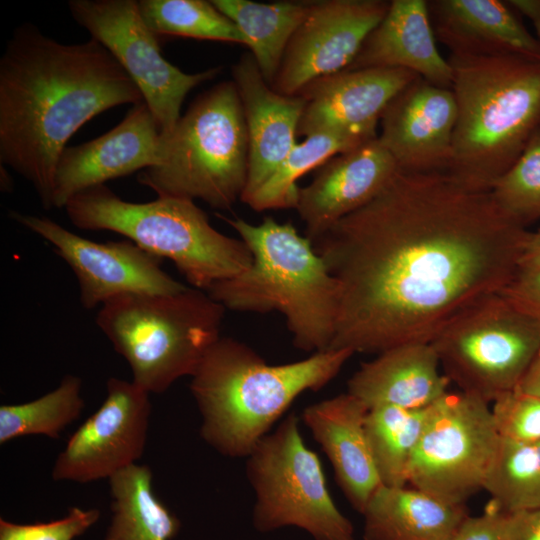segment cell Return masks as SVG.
Here are the masks:
<instances>
[{
  "instance_id": "cell-1",
  "label": "cell",
  "mask_w": 540,
  "mask_h": 540,
  "mask_svg": "<svg viewBox=\"0 0 540 540\" xmlns=\"http://www.w3.org/2000/svg\"><path fill=\"white\" fill-rule=\"evenodd\" d=\"M527 233L490 191L447 171L399 169L375 198L313 243L340 288L329 348L377 355L431 343L508 285Z\"/></svg>"
},
{
  "instance_id": "cell-2",
  "label": "cell",
  "mask_w": 540,
  "mask_h": 540,
  "mask_svg": "<svg viewBox=\"0 0 540 540\" xmlns=\"http://www.w3.org/2000/svg\"><path fill=\"white\" fill-rule=\"evenodd\" d=\"M144 102L97 40L60 43L31 23L17 27L0 58V161L52 208L57 162L71 136L113 107Z\"/></svg>"
},
{
  "instance_id": "cell-3",
  "label": "cell",
  "mask_w": 540,
  "mask_h": 540,
  "mask_svg": "<svg viewBox=\"0 0 540 540\" xmlns=\"http://www.w3.org/2000/svg\"><path fill=\"white\" fill-rule=\"evenodd\" d=\"M353 354L329 348L270 365L245 343L220 337L191 376L201 437L224 456L247 457L300 394L327 385Z\"/></svg>"
},
{
  "instance_id": "cell-4",
  "label": "cell",
  "mask_w": 540,
  "mask_h": 540,
  "mask_svg": "<svg viewBox=\"0 0 540 540\" xmlns=\"http://www.w3.org/2000/svg\"><path fill=\"white\" fill-rule=\"evenodd\" d=\"M457 118L447 172L490 191L540 124V61L518 55L451 54Z\"/></svg>"
},
{
  "instance_id": "cell-5",
  "label": "cell",
  "mask_w": 540,
  "mask_h": 540,
  "mask_svg": "<svg viewBox=\"0 0 540 540\" xmlns=\"http://www.w3.org/2000/svg\"><path fill=\"white\" fill-rule=\"evenodd\" d=\"M219 217L248 246L252 263L206 292L232 311L279 312L299 350L329 349L336 331L340 288L312 242L291 222L265 217L254 225L241 218Z\"/></svg>"
},
{
  "instance_id": "cell-6",
  "label": "cell",
  "mask_w": 540,
  "mask_h": 540,
  "mask_svg": "<svg viewBox=\"0 0 540 540\" xmlns=\"http://www.w3.org/2000/svg\"><path fill=\"white\" fill-rule=\"evenodd\" d=\"M64 209L80 229L121 234L148 253L169 259L193 288L205 292L252 263L248 246L216 230L192 200L158 197L135 203L99 185L73 196Z\"/></svg>"
},
{
  "instance_id": "cell-7",
  "label": "cell",
  "mask_w": 540,
  "mask_h": 540,
  "mask_svg": "<svg viewBox=\"0 0 540 540\" xmlns=\"http://www.w3.org/2000/svg\"><path fill=\"white\" fill-rule=\"evenodd\" d=\"M248 162L241 99L234 82L224 81L199 95L161 136L158 162L138 182L161 198L199 199L226 210L243 195Z\"/></svg>"
},
{
  "instance_id": "cell-8",
  "label": "cell",
  "mask_w": 540,
  "mask_h": 540,
  "mask_svg": "<svg viewBox=\"0 0 540 540\" xmlns=\"http://www.w3.org/2000/svg\"><path fill=\"white\" fill-rule=\"evenodd\" d=\"M225 308L193 287L174 294H126L104 303L96 324L129 364L133 382L163 393L192 376L220 337Z\"/></svg>"
},
{
  "instance_id": "cell-9",
  "label": "cell",
  "mask_w": 540,
  "mask_h": 540,
  "mask_svg": "<svg viewBox=\"0 0 540 540\" xmlns=\"http://www.w3.org/2000/svg\"><path fill=\"white\" fill-rule=\"evenodd\" d=\"M247 457L258 531L295 526L314 540H355L352 523L330 495L319 457L303 441L295 413L262 437Z\"/></svg>"
},
{
  "instance_id": "cell-10",
  "label": "cell",
  "mask_w": 540,
  "mask_h": 540,
  "mask_svg": "<svg viewBox=\"0 0 540 540\" xmlns=\"http://www.w3.org/2000/svg\"><path fill=\"white\" fill-rule=\"evenodd\" d=\"M431 344L449 381L490 403L519 385L540 346V322L493 294L458 315Z\"/></svg>"
},
{
  "instance_id": "cell-11",
  "label": "cell",
  "mask_w": 540,
  "mask_h": 540,
  "mask_svg": "<svg viewBox=\"0 0 540 540\" xmlns=\"http://www.w3.org/2000/svg\"><path fill=\"white\" fill-rule=\"evenodd\" d=\"M499 442L489 403L448 391L428 408L407 484L447 503L466 504L483 489Z\"/></svg>"
},
{
  "instance_id": "cell-12",
  "label": "cell",
  "mask_w": 540,
  "mask_h": 540,
  "mask_svg": "<svg viewBox=\"0 0 540 540\" xmlns=\"http://www.w3.org/2000/svg\"><path fill=\"white\" fill-rule=\"evenodd\" d=\"M73 19L102 44L140 90L161 136L181 118L187 94L221 70L185 73L161 54L158 36L146 25L134 0H70Z\"/></svg>"
},
{
  "instance_id": "cell-13",
  "label": "cell",
  "mask_w": 540,
  "mask_h": 540,
  "mask_svg": "<svg viewBox=\"0 0 540 540\" xmlns=\"http://www.w3.org/2000/svg\"><path fill=\"white\" fill-rule=\"evenodd\" d=\"M10 217L49 242L69 265L85 309L121 295L174 294L187 288L161 268L160 258L130 240L95 242L45 216L11 211Z\"/></svg>"
},
{
  "instance_id": "cell-14",
  "label": "cell",
  "mask_w": 540,
  "mask_h": 540,
  "mask_svg": "<svg viewBox=\"0 0 540 540\" xmlns=\"http://www.w3.org/2000/svg\"><path fill=\"white\" fill-rule=\"evenodd\" d=\"M101 406L69 438L52 469L56 481L110 479L142 456L149 426V393L133 381L110 378Z\"/></svg>"
},
{
  "instance_id": "cell-15",
  "label": "cell",
  "mask_w": 540,
  "mask_h": 540,
  "mask_svg": "<svg viewBox=\"0 0 540 540\" xmlns=\"http://www.w3.org/2000/svg\"><path fill=\"white\" fill-rule=\"evenodd\" d=\"M389 5L382 0L312 1L271 87L298 95L311 82L348 69Z\"/></svg>"
},
{
  "instance_id": "cell-16",
  "label": "cell",
  "mask_w": 540,
  "mask_h": 540,
  "mask_svg": "<svg viewBox=\"0 0 540 540\" xmlns=\"http://www.w3.org/2000/svg\"><path fill=\"white\" fill-rule=\"evenodd\" d=\"M160 144L161 132L152 112L145 102L134 105L105 134L64 149L55 170L52 208H64L86 189L156 165Z\"/></svg>"
},
{
  "instance_id": "cell-17",
  "label": "cell",
  "mask_w": 540,
  "mask_h": 540,
  "mask_svg": "<svg viewBox=\"0 0 540 540\" xmlns=\"http://www.w3.org/2000/svg\"><path fill=\"white\" fill-rule=\"evenodd\" d=\"M456 118L451 89L418 77L387 105L377 138L400 170L446 171Z\"/></svg>"
},
{
  "instance_id": "cell-18",
  "label": "cell",
  "mask_w": 540,
  "mask_h": 540,
  "mask_svg": "<svg viewBox=\"0 0 540 540\" xmlns=\"http://www.w3.org/2000/svg\"><path fill=\"white\" fill-rule=\"evenodd\" d=\"M418 77L402 68L368 67L319 78L299 93L307 102L298 134L347 131L376 138L387 105Z\"/></svg>"
},
{
  "instance_id": "cell-19",
  "label": "cell",
  "mask_w": 540,
  "mask_h": 540,
  "mask_svg": "<svg viewBox=\"0 0 540 540\" xmlns=\"http://www.w3.org/2000/svg\"><path fill=\"white\" fill-rule=\"evenodd\" d=\"M399 167L378 138L325 162L305 187L296 210L312 244L342 218L375 198Z\"/></svg>"
},
{
  "instance_id": "cell-20",
  "label": "cell",
  "mask_w": 540,
  "mask_h": 540,
  "mask_svg": "<svg viewBox=\"0 0 540 540\" xmlns=\"http://www.w3.org/2000/svg\"><path fill=\"white\" fill-rule=\"evenodd\" d=\"M248 135V177L241 197L246 202L272 175L297 144L306 99L275 91L263 78L251 54L232 69Z\"/></svg>"
},
{
  "instance_id": "cell-21",
  "label": "cell",
  "mask_w": 540,
  "mask_h": 540,
  "mask_svg": "<svg viewBox=\"0 0 540 540\" xmlns=\"http://www.w3.org/2000/svg\"><path fill=\"white\" fill-rule=\"evenodd\" d=\"M368 408L348 392L307 406L302 419L327 454L337 483L352 507L363 513L382 485L369 448Z\"/></svg>"
},
{
  "instance_id": "cell-22",
  "label": "cell",
  "mask_w": 540,
  "mask_h": 540,
  "mask_svg": "<svg viewBox=\"0 0 540 540\" xmlns=\"http://www.w3.org/2000/svg\"><path fill=\"white\" fill-rule=\"evenodd\" d=\"M451 382L440 372L431 343L395 346L361 364L347 392L368 410L378 406L425 409L448 392Z\"/></svg>"
},
{
  "instance_id": "cell-23",
  "label": "cell",
  "mask_w": 540,
  "mask_h": 540,
  "mask_svg": "<svg viewBox=\"0 0 540 540\" xmlns=\"http://www.w3.org/2000/svg\"><path fill=\"white\" fill-rule=\"evenodd\" d=\"M393 67L410 70L428 82L451 88L452 69L439 52L425 0H393L346 70Z\"/></svg>"
},
{
  "instance_id": "cell-24",
  "label": "cell",
  "mask_w": 540,
  "mask_h": 540,
  "mask_svg": "<svg viewBox=\"0 0 540 540\" xmlns=\"http://www.w3.org/2000/svg\"><path fill=\"white\" fill-rule=\"evenodd\" d=\"M436 40L451 54L518 55L540 61V41L499 0H437L429 3Z\"/></svg>"
},
{
  "instance_id": "cell-25",
  "label": "cell",
  "mask_w": 540,
  "mask_h": 540,
  "mask_svg": "<svg viewBox=\"0 0 540 540\" xmlns=\"http://www.w3.org/2000/svg\"><path fill=\"white\" fill-rule=\"evenodd\" d=\"M362 515L364 540H450L469 513L409 485H381Z\"/></svg>"
},
{
  "instance_id": "cell-26",
  "label": "cell",
  "mask_w": 540,
  "mask_h": 540,
  "mask_svg": "<svg viewBox=\"0 0 540 540\" xmlns=\"http://www.w3.org/2000/svg\"><path fill=\"white\" fill-rule=\"evenodd\" d=\"M241 30L263 78L270 85L288 44L309 14L312 1L259 3L250 0H212Z\"/></svg>"
},
{
  "instance_id": "cell-27",
  "label": "cell",
  "mask_w": 540,
  "mask_h": 540,
  "mask_svg": "<svg viewBox=\"0 0 540 540\" xmlns=\"http://www.w3.org/2000/svg\"><path fill=\"white\" fill-rule=\"evenodd\" d=\"M112 521L104 540H171L178 518L152 490V471L133 464L109 479Z\"/></svg>"
},
{
  "instance_id": "cell-28",
  "label": "cell",
  "mask_w": 540,
  "mask_h": 540,
  "mask_svg": "<svg viewBox=\"0 0 540 540\" xmlns=\"http://www.w3.org/2000/svg\"><path fill=\"white\" fill-rule=\"evenodd\" d=\"M374 139V138H373ZM347 131L321 132L297 143L265 183L245 202L257 212L296 208L297 181L310 170L322 166L337 154L369 141Z\"/></svg>"
},
{
  "instance_id": "cell-29",
  "label": "cell",
  "mask_w": 540,
  "mask_h": 540,
  "mask_svg": "<svg viewBox=\"0 0 540 540\" xmlns=\"http://www.w3.org/2000/svg\"><path fill=\"white\" fill-rule=\"evenodd\" d=\"M428 408L378 406L368 410L365 431L382 485H408L409 463L422 434Z\"/></svg>"
},
{
  "instance_id": "cell-30",
  "label": "cell",
  "mask_w": 540,
  "mask_h": 540,
  "mask_svg": "<svg viewBox=\"0 0 540 540\" xmlns=\"http://www.w3.org/2000/svg\"><path fill=\"white\" fill-rule=\"evenodd\" d=\"M483 490L493 506L507 513L540 508V442L500 438Z\"/></svg>"
},
{
  "instance_id": "cell-31",
  "label": "cell",
  "mask_w": 540,
  "mask_h": 540,
  "mask_svg": "<svg viewBox=\"0 0 540 540\" xmlns=\"http://www.w3.org/2000/svg\"><path fill=\"white\" fill-rule=\"evenodd\" d=\"M138 8L146 25L157 36H178L246 46L238 26L212 1L140 0Z\"/></svg>"
},
{
  "instance_id": "cell-32",
  "label": "cell",
  "mask_w": 540,
  "mask_h": 540,
  "mask_svg": "<svg viewBox=\"0 0 540 540\" xmlns=\"http://www.w3.org/2000/svg\"><path fill=\"white\" fill-rule=\"evenodd\" d=\"M81 380L66 375L49 393L26 403L0 406V444L26 435L57 439L82 412Z\"/></svg>"
},
{
  "instance_id": "cell-33",
  "label": "cell",
  "mask_w": 540,
  "mask_h": 540,
  "mask_svg": "<svg viewBox=\"0 0 540 540\" xmlns=\"http://www.w3.org/2000/svg\"><path fill=\"white\" fill-rule=\"evenodd\" d=\"M490 192L498 207L516 224L526 227L540 218V129Z\"/></svg>"
},
{
  "instance_id": "cell-34",
  "label": "cell",
  "mask_w": 540,
  "mask_h": 540,
  "mask_svg": "<svg viewBox=\"0 0 540 540\" xmlns=\"http://www.w3.org/2000/svg\"><path fill=\"white\" fill-rule=\"evenodd\" d=\"M490 407L500 438L521 443L540 442V398L515 388L499 395Z\"/></svg>"
},
{
  "instance_id": "cell-35",
  "label": "cell",
  "mask_w": 540,
  "mask_h": 540,
  "mask_svg": "<svg viewBox=\"0 0 540 540\" xmlns=\"http://www.w3.org/2000/svg\"><path fill=\"white\" fill-rule=\"evenodd\" d=\"M100 517L98 509L73 507L58 520L17 524L0 519V540H73L85 533Z\"/></svg>"
},
{
  "instance_id": "cell-36",
  "label": "cell",
  "mask_w": 540,
  "mask_h": 540,
  "mask_svg": "<svg viewBox=\"0 0 540 540\" xmlns=\"http://www.w3.org/2000/svg\"><path fill=\"white\" fill-rule=\"evenodd\" d=\"M513 514L490 504L483 514L468 515L450 540H511Z\"/></svg>"
},
{
  "instance_id": "cell-37",
  "label": "cell",
  "mask_w": 540,
  "mask_h": 540,
  "mask_svg": "<svg viewBox=\"0 0 540 540\" xmlns=\"http://www.w3.org/2000/svg\"><path fill=\"white\" fill-rule=\"evenodd\" d=\"M500 294L517 310L540 322V268L518 269Z\"/></svg>"
},
{
  "instance_id": "cell-38",
  "label": "cell",
  "mask_w": 540,
  "mask_h": 540,
  "mask_svg": "<svg viewBox=\"0 0 540 540\" xmlns=\"http://www.w3.org/2000/svg\"><path fill=\"white\" fill-rule=\"evenodd\" d=\"M512 514L511 540H540V508Z\"/></svg>"
},
{
  "instance_id": "cell-39",
  "label": "cell",
  "mask_w": 540,
  "mask_h": 540,
  "mask_svg": "<svg viewBox=\"0 0 540 540\" xmlns=\"http://www.w3.org/2000/svg\"><path fill=\"white\" fill-rule=\"evenodd\" d=\"M533 268H540V229L528 231L519 260V269Z\"/></svg>"
},
{
  "instance_id": "cell-40",
  "label": "cell",
  "mask_w": 540,
  "mask_h": 540,
  "mask_svg": "<svg viewBox=\"0 0 540 540\" xmlns=\"http://www.w3.org/2000/svg\"><path fill=\"white\" fill-rule=\"evenodd\" d=\"M517 389L540 398V346Z\"/></svg>"
},
{
  "instance_id": "cell-41",
  "label": "cell",
  "mask_w": 540,
  "mask_h": 540,
  "mask_svg": "<svg viewBox=\"0 0 540 540\" xmlns=\"http://www.w3.org/2000/svg\"><path fill=\"white\" fill-rule=\"evenodd\" d=\"M506 3L526 16L540 37V0H509Z\"/></svg>"
},
{
  "instance_id": "cell-42",
  "label": "cell",
  "mask_w": 540,
  "mask_h": 540,
  "mask_svg": "<svg viewBox=\"0 0 540 540\" xmlns=\"http://www.w3.org/2000/svg\"><path fill=\"white\" fill-rule=\"evenodd\" d=\"M0 168H1V189L3 191H11L13 188L12 178L7 172V170L5 168L3 169L2 165L0 166Z\"/></svg>"
}]
</instances>
